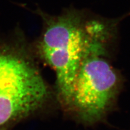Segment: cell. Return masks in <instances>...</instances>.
I'll return each instance as SVG.
<instances>
[{
    "label": "cell",
    "mask_w": 130,
    "mask_h": 130,
    "mask_svg": "<svg viewBox=\"0 0 130 130\" xmlns=\"http://www.w3.org/2000/svg\"><path fill=\"white\" fill-rule=\"evenodd\" d=\"M38 14L43 27L35 51L56 73L61 101L71 106L75 81L89 40V21L76 10L55 16L40 10Z\"/></svg>",
    "instance_id": "obj_2"
},
{
    "label": "cell",
    "mask_w": 130,
    "mask_h": 130,
    "mask_svg": "<svg viewBox=\"0 0 130 130\" xmlns=\"http://www.w3.org/2000/svg\"><path fill=\"white\" fill-rule=\"evenodd\" d=\"M89 37L75 81L71 106L86 122L97 121L116 92L118 76L105 58L110 30L98 20L89 21Z\"/></svg>",
    "instance_id": "obj_3"
},
{
    "label": "cell",
    "mask_w": 130,
    "mask_h": 130,
    "mask_svg": "<svg viewBox=\"0 0 130 130\" xmlns=\"http://www.w3.org/2000/svg\"><path fill=\"white\" fill-rule=\"evenodd\" d=\"M0 40V130L32 115L50 96L24 39Z\"/></svg>",
    "instance_id": "obj_1"
}]
</instances>
